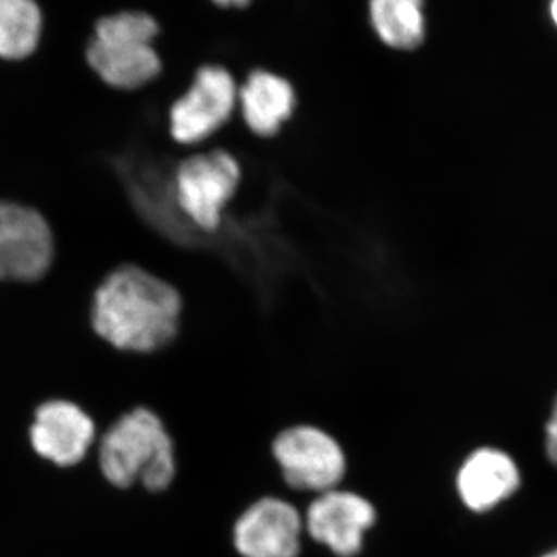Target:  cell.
Listing matches in <instances>:
<instances>
[{
  "label": "cell",
  "mask_w": 557,
  "mask_h": 557,
  "mask_svg": "<svg viewBox=\"0 0 557 557\" xmlns=\"http://www.w3.org/2000/svg\"><path fill=\"white\" fill-rule=\"evenodd\" d=\"M53 239L36 209L0 201V281H38L50 269Z\"/></svg>",
  "instance_id": "cell-8"
},
{
  "label": "cell",
  "mask_w": 557,
  "mask_h": 557,
  "mask_svg": "<svg viewBox=\"0 0 557 557\" xmlns=\"http://www.w3.org/2000/svg\"><path fill=\"white\" fill-rule=\"evenodd\" d=\"M239 102L249 129L259 137H273L295 112L296 94L287 79L258 70L242 86Z\"/></svg>",
  "instance_id": "cell-12"
},
{
  "label": "cell",
  "mask_w": 557,
  "mask_h": 557,
  "mask_svg": "<svg viewBox=\"0 0 557 557\" xmlns=\"http://www.w3.org/2000/svg\"><path fill=\"white\" fill-rule=\"evenodd\" d=\"M552 17L553 21H555V24L557 25V0L556 2L552 3Z\"/></svg>",
  "instance_id": "cell-16"
},
{
  "label": "cell",
  "mask_w": 557,
  "mask_h": 557,
  "mask_svg": "<svg viewBox=\"0 0 557 557\" xmlns=\"http://www.w3.org/2000/svg\"><path fill=\"white\" fill-rule=\"evenodd\" d=\"M98 467L116 490L139 483L149 493H163L177 474L174 440L153 410L131 409L102 434Z\"/></svg>",
  "instance_id": "cell-2"
},
{
  "label": "cell",
  "mask_w": 557,
  "mask_h": 557,
  "mask_svg": "<svg viewBox=\"0 0 557 557\" xmlns=\"http://www.w3.org/2000/svg\"><path fill=\"white\" fill-rule=\"evenodd\" d=\"M159 24L146 13H119L95 27L87 61L100 78L121 90H135L157 78L161 60L153 49Z\"/></svg>",
  "instance_id": "cell-3"
},
{
  "label": "cell",
  "mask_w": 557,
  "mask_h": 557,
  "mask_svg": "<svg viewBox=\"0 0 557 557\" xmlns=\"http://www.w3.org/2000/svg\"><path fill=\"white\" fill-rule=\"evenodd\" d=\"M375 522L376 509L368 498L339 487L318 494L304 516L311 539L338 557L358 556Z\"/></svg>",
  "instance_id": "cell-9"
},
{
  "label": "cell",
  "mask_w": 557,
  "mask_h": 557,
  "mask_svg": "<svg viewBox=\"0 0 557 557\" xmlns=\"http://www.w3.org/2000/svg\"><path fill=\"white\" fill-rule=\"evenodd\" d=\"M519 486L518 465L504 450H474L458 469V496L471 511L485 512L496 508L511 497Z\"/></svg>",
  "instance_id": "cell-11"
},
{
  "label": "cell",
  "mask_w": 557,
  "mask_h": 557,
  "mask_svg": "<svg viewBox=\"0 0 557 557\" xmlns=\"http://www.w3.org/2000/svg\"><path fill=\"white\" fill-rule=\"evenodd\" d=\"M370 21L391 49L413 50L423 42L426 22L418 0H376L370 3Z\"/></svg>",
  "instance_id": "cell-13"
},
{
  "label": "cell",
  "mask_w": 557,
  "mask_h": 557,
  "mask_svg": "<svg viewBox=\"0 0 557 557\" xmlns=\"http://www.w3.org/2000/svg\"><path fill=\"white\" fill-rule=\"evenodd\" d=\"M97 440V423L78 403L53 398L33 412L28 443L33 453L60 469L78 467Z\"/></svg>",
  "instance_id": "cell-6"
},
{
  "label": "cell",
  "mask_w": 557,
  "mask_h": 557,
  "mask_svg": "<svg viewBox=\"0 0 557 557\" xmlns=\"http://www.w3.org/2000/svg\"><path fill=\"white\" fill-rule=\"evenodd\" d=\"M240 166L226 150L199 153L183 161L175 171L174 197L178 208L203 231H215L222 211L240 182Z\"/></svg>",
  "instance_id": "cell-5"
},
{
  "label": "cell",
  "mask_w": 557,
  "mask_h": 557,
  "mask_svg": "<svg viewBox=\"0 0 557 557\" xmlns=\"http://www.w3.org/2000/svg\"><path fill=\"white\" fill-rule=\"evenodd\" d=\"M182 309V296L172 285L124 265L95 293L91 327L116 350L153 354L177 336Z\"/></svg>",
  "instance_id": "cell-1"
},
{
  "label": "cell",
  "mask_w": 557,
  "mask_h": 557,
  "mask_svg": "<svg viewBox=\"0 0 557 557\" xmlns=\"http://www.w3.org/2000/svg\"><path fill=\"white\" fill-rule=\"evenodd\" d=\"M542 557H557V549H555V552L547 553V555L542 556Z\"/></svg>",
  "instance_id": "cell-17"
},
{
  "label": "cell",
  "mask_w": 557,
  "mask_h": 557,
  "mask_svg": "<svg viewBox=\"0 0 557 557\" xmlns=\"http://www.w3.org/2000/svg\"><path fill=\"white\" fill-rule=\"evenodd\" d=\"M304 533V516L295 505L262 497L236 520L234 548L242 557H299Z\"/></svg>",
  "instance_id": "cell-10"
},
{
  "label": "cell",
  "mask_w": 557,
  "mask_h": 557,
  "mask_svg": "<svg viewBox=\"0 0 557 557\" xmlns=\"http://www.w3.org/2000/svg\"><path fill=\"white\" fill-rule=\"evenodd\" d=\"M545 449L552 463L557 467V398L553 406L552 417L545 426Z\"/></svg>",
  "instance_id": "cell-15"
},
{
  "label": "cell",
  "mask_w": 557,
  "mask_h": 557,
  "mask_svg": "<svg viewBox=\"0 0 557 557\" xmlns=\"http://www.w3.org/2000/svg\"><path fill=\"white\" fill-rule=\"evenodd\" d=\"M40 11L28 0H0V58L24 60L35 51L40 35Z\"/></svg>",
  "instance_id": "cell-14"
},
{
  "label": "cell",
  "mask_w": 557,
  "mask_h": 557,
  "mask_svg": "<svg viewBox=\"0 0 557 557\" xmlns=\"http://www.w3.org/2000/svg\"><path fill=\"white\" fill-rule=\"evenodd\" d=\"M239 90L228 70L207 65L171 109V134L182 145L211 137L233 115Z\"/></svg>",
  "instance_id": "cell-7"
},
{
  "label": "cell",
  "mask_w": 557,
  "mask_h": 557,
  "mask_svg": "<svg viewBox=\"0 0 557 557\" xmlns=\"http://www.w3.org/2000/svg\"><path fill=\"white\" fill-rule=\"evenodd\" d=\"M273 456L293 490L322 494L335 490L347 472V457L338 440L324 429L299 424L274 438Z\"/></svg>",
  "instance_id": "cell-4"
}]
</instances>
